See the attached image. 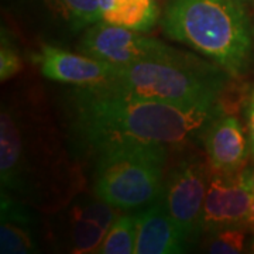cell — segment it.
<instances>
[{
    "instance_id": "6da1fadb",
    "label": "cell",
    "mask_w": 254,
    "mask_h": 254,
    "mask_svg": "<svg viewBox=\"0 0 254 254\" xmlns=\"http://www.w3.org/2000/svg\"><path fill=\"white\" fill-rule=\"evenodd\" d=\"M72 105L73 127L96 153L122 144L187 147L222 108L220 100L178 106L137 99L105 83L76 86Z\"/></svg>"
},
{
    "instance_id": "7a4b0ae2",
    "label": "cell",
    "mask_w": 254,
    "mask_h": 254,
    "mask_svg": "<svg viewBox=\"0 0 254 254\" xmlns=\"http://www.w3.org/2000/svg\"><path fill=\"white\" fill-rule=\"evenodd\" d=\"M163 30L230 76L243 73L249 65L252 26L239 0H171Z\"/></svg>"
},
{
    "instance_id": "3957f363",
    "label": "cell",
    "mask_w": 254,
    "mask_h": 254,
    "mask_svg": "<svg viewBox=\"0 0 254 254\" xmlns=\"http://www.w3.org/2000/svg\"><path fill=\"white\" fill-rule=\"evenodd\" d=\"M226 75L222 68L185 54L118 66L113 79L105 85L137 99L192 106L219 102Z\"/></svg>"
},
{
    "instance_id": "277c9868",
    "label": "cell",
    "mask_w": 254,
    "mask_h": 254,
    "mask_svg": "<svg viewBox=\"0 0 254 254\" xmlns=\"http://www.w3.org/2000/svg\"><path fill=\"white\" fill-rule=\"evenodd\" d=\"M168 150L164 145L122 144L96 153V196L120 210L160 200Z\"/></svg>"
},
{
    "instance_id": "5b68a950",
    "label": "cell",
    "mask_w": 254,
    "mask_h": 254,
    "mask_svg": "<svg viewBox=\"0 0 254 254\" xmlns=\"http://www.w3.org/2000/svg\"><path fill=\"white\" fill-rule=\"evenodd\" d=\"M79 50L82 54L118 66L141 61L173 60L185 55V53L164 44L163 41L141 36L138 31L112 26L105 21H99L86 28Z\"/></svg>"
},
{
    "instance_id": "8992f818",
    "label": "cell",
    "mask_w": 254,
    "mask_h": 254,
    "mask_svg": "<svg viewBox=\"0 0 254 254\" xmlns=\"http://www.w3.org/2000/svg\"><path fill=\"white\" fill-rule=\"evenodd\" d=\"M212 167L199 157L182 158L164 180V206L185 237L200 233V218Z\"/></svg>"
},
{
    "instance_id": "52a82bcc",
    "label": "cell",
    "mask_w": 254,
    "mask_h": 254,
    "mask_svg": "<svg viewBox=\"0 0 254 254\" xmlns=\"http://www.w3.org/2000/svg\"><path fill=\"white\" fill-rule=\"evenodd\" d=\"M252 190L246 170L225 173L212 170L202 209L200 232L249 225Z\"/></svg>"
},
{
    "instance_id": "ba28073f",
    "label": "cell",
    "mask_w": 254,
    "mask_h": 254,
    "mask_svg": "<svg viewBox=\"0 0 254 254\" xmlns=\"http://www.w3.org/2000/svg\"><path fill=\"white\" fill-rule=\"evenodd\" d=\"M34 60L41 73L50 81L73 86H91L110 82L118 68L113 64L89 55L73 54L53 46L41 47Z\"/></svg>"
},
{
    "instance_id": "9c48e42d",
    "label": "cell",
    "mask_w": 254,
    "mask_h": 254,
    "mask_svg": "<svg viewBox=\"0 0 254 254\" xmlns=\"http://www.w3.org/2000/svg\"><path fill=\"white\" fill-rule=\"evenodd\" d=\"M209 165L215 171H240L247 160L249 145L236 116L220 108L202 133Z\"/></svg>"
},
{
    "instance_id": "30bf717a",
    "label": "cell",
    "mask_w": 254,
    "mask_h": 254,
    "mask_svg": "<svg viewBox=\"0 0 254 254\" xmlns=\"http://www.w3.org/2000/svg\"><path fill=\"white\" fill-rule=\"evenodd\" d=\"M136 254H178L187 252L188 239L174 222L163 200L136 213Z\"/></svg>"
},
{
    "instance_id": "8fae6325",
    "label": "cell",
    "mask_w": 254,
    "mask_h": 254,
    "mask_svg": "<svg viewBox=\"0 0 254 254\" xmlns=\"http://www.w3.org/2000/svg\"><path fill=\"white\" fill-rule=\"evenodd\" d=\"M0 253L27 254L37 252L36 223L28 209L7 192H1Z\"/></svg>"
},
{
    "instance_id": "7c38bea8",
    "label": "cell",
    "mask_w": 254,
    "mask_h": 254,
    "mask_svg": "<svg viewBox=\"0 0 254 254\" xmlns=\"http://www.w3.org/2000/svg\"><path fill=\"white\" fill-rule=\"evenodd\" d=\"M102 21L145 33L154 27L160 10L154 0H99Z\"/></svg>"
},
{
    "instance_id": "4fadbf2b",
    "label": "cell",
    "mask_w": 254,
    "mask_h": 254,
    "mask_svg": "<svg viewBox=\"0 0 254 254\" xmlns=\"http://www.w3.org/2000/svg\"><path fill=\"white\" fill-rule=\"evenodd\" d=\"M46 3L73 30L88 28L102 21L99 0H46Z\"/></svg>"
},
{
    "instance_id": "5bb4252c",
    "label": "cell",
    "mask_w": 254,
    "mask_h": 254,
    "mask_svg": "<svg viewBox=\"0 0 254 254\" xmlns=\"http://www.w3.org/2000/svg\"><path fill=\"white\" fill-rule=\"evenodd\" d=\"M109 230L89 219L82 218L75 212H69L68 239L71 252L76 254L98 253Z\"/></svg>"
},
{
    "instance_id": "9a60e30c",
    "label": "cell",
    "mask_w": 254,
    "mask_h": 254,
    "mask_svg": "<svg viewBox=\"0 0 254 254\" xmlns=\"http://www.w3.org/2000/svg\"><path fill=\"white\" fill-rule=\"evenodd\" d=\"M136 215L118 216L109 229L98 253L133 254L136 247Z\"/></svg>"
},
{
    "instance_id": "2e32d148",
    "label": "cell",
    "mask_w": 254,
    "mask_h": 254,
    "mask_svg": "<svg viewBox=\"0 0 254 254\" xmlns=\"http://www.w3.org/2000/svg\"><path fill=\"white\" fill-rule=\"evenodd\" d=\"M246 232L243 226L225 227L209 232L203 242L205 252L212 254H239L245 252Z\"/></svg>"
},
{
    "instance_id": "e0dca14e",
    "label": "cell",
    "mask_w": 254,
    "mask_h": 254,
    "mask_svg": "<svg viewBox=\"0 0 254 254\" xmlns=\"http://www.w3.org/2000/svg\"><path fill=\"white\" fill-rule=\"evenodd\" d=\"M21 65V57L18 54L17 47L14 46L13 40L3 28L0 41V79L7 81L11 76H14L20 72Z\"/></svg>"
},
{
    "instance_id": "ac0fdd59",
    "label": "cell",
    "mask_w": 254,
    "mask_h": 254,
    "mask_svg": "<svg viewBox=\"0 0 254 254\" xmlns=\"http://www.w3.org/2000/svg\"><path fill=\"white\" fill-rule=\"evenodd\" d=\"M247 125H249V141L250 148L254 155V89L250 100H249V110H247Z\"/></svg>"
},
{
    "instance_id": "d6986e66",
    "label": "cell",
    "mask_w": 254,
    "mask_h": 254,
    "mask_svg": "<svg viewBox=\"0 0 254 254\" xmlns=\"http://www.w3.org/2000/svg\"><path fill=\"white\" fill-rule=\"evenodd\" d=\"M247 181L252 190V208H250V215H249V225L254 227V170H246Z\"/></svg>"
},
{
    "instance_id": "ffe728a7",
    "label": "cell",
    "mask_w": 254,
    "mask_h": 254,
    "mask_svg": "<svg viewBox=\"0 0 254 254\" xmlns=\"http://www.w3.org/2000/svg\"><path fill=\"white\" fill-rule=\"evenodd\" d=\"M252 252H254V237H253V243H252Z\"/></svg>"
},
{
    "instance_id": "44dd1931",
    "label": "cell",
    "mask_w": 254,
    "mask_h": 254,
    "mask_svg": "<svg viewBox=\"0 0 254 254\" xmlns=\"http://www.w3.org/2000/svg\"><path fill=\"white\" fill-rule=\"evenodd\" d=\"M240 3H243V1H253V0H239Z\"/></svg>"
}]
</instances>
